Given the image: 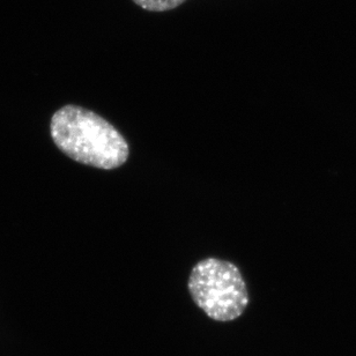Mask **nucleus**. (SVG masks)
Wrapping results in <instances>:
<instances>
[{"label":"nucleus","mask_w":356,"mask_h":356,"mask_svg":"<svg viewBox=\"0 0 356 356\" xmlns=\"http://www.w3.org/2000/svg\"><path fill=\"white\" fill-rule=\"evenodd\" d=\"M56 146L74 161L99 169L118 168L129 158V145L120 131L90 110L65 106L50 124Z\"/></svg>","instance_id":"obj_1"},{"label":"nucleus","mask_w":356,"mask_h":356,"mask_svg":"<svg viewBox=\"0 0 356 356\" xmlns=\"http://www.w3.org/2000/svg\"><path fill=\"white\" fill-rule=\"evenodd\" d=\"M195 305L218 322L238 318L249 303L247 284L236 265L216 258L199 261L188 277Z\"/></svg>","instance_id":"obj_2"},{"label":"nucleus","mask_w":356,"mask_h":356,"mask_svg":"<svg viewBox=\"0 0 356 356\" xmlns=\"http://www.w3.org/2000/svg\"><path fill=\"white\" fill-rule=\"evenodd\" d=\"M137 6L149 12H167L175 10L186 0H132Z\"/></svg>","instance_id":"obj_3"}]
</instances>
